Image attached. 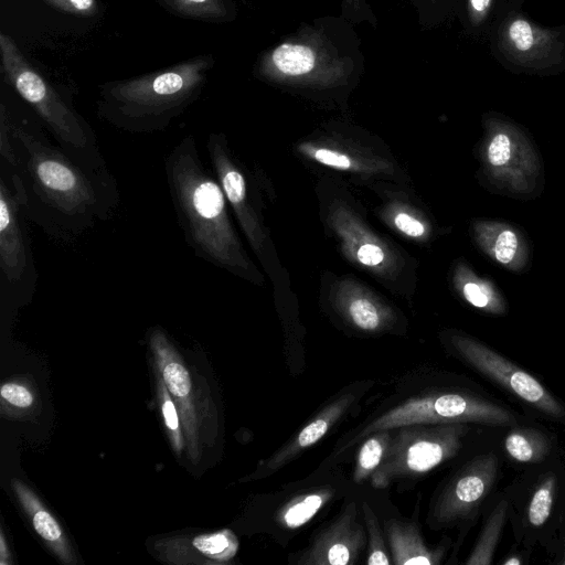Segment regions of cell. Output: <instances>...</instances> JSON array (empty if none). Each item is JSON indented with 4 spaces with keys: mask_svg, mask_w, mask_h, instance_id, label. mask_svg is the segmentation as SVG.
I'll use <instances>...</instances> for the list:
<instances>
[{
    "mask_svg": "<svg viewBox=\"0 0 565 565\" xmlns=\"http://www.w3.org/2000/svg\"><path fill=\"white\" fill-rule=\"evenodd\" d=\"M54 10L79 15L95 17L99 12L98 0H42Z\"/></svg>",
    "mask_w": 565,
    "mask_h": 565,
    "instance_id": "cell-30",
    "label": "cell"
},
{
    "mask_svg": "<svg viewBox=\"0 0 565 565\" xmlns=\"http://www.w3.org/2000/svg\"><path fill=\"white\" fill-rule=\"evenodd\" d=\"M349 316L360 329L372 331L381 326V316L375 306L364 298L353 300L349 305Z\"/></svg>",
    "mask_w": 565,
    "mask_h": 565,
    "instance_id": "cell-29",
    "label": "cell"
},
{
    "mask_svg": "<svg viewBox=\"0 0 565 565\" xmlns=\"http://www.w3.org/2000/svg\"><path fill=\"white\" fill-rule=\"evenodd\" d=\"M160 403H161V412L164 419V424L167 429L169 430V436L172 441V446L178 455L183 449V438L180 428V419L179 414L173 402L172 396L170 395L163 380H159V388H158Z\"/></svg>",
    "mask_w": 565,
    "mask_h": 565,
    "instance_id": "cell-28",
    "label": "cell"
},
{
    "mask_svg": "<svg viewBox=\"0 0 565 565\" xmlns=\"http://www.w3.org/2000/svg\"><path fill=\"white\" fill-rule=\"evenodd\" d=\"M365 543V531L359 522L356 503L351 502L315 537L297 563L300 565H353Z\"/></svg>",
    "mask_w": 565,
    "mask_h": 565,
    "instance_id": "cell-14",
    "label": "cell"
},
{
    "mask_svg": "<svg viewBox=\"0 0 565 565\" xmlns=\"http://www.w3.org/2000/svg\"><path fill=\"white\" fill-rule=\"evenodd\" d=\"M482 523L477 540L463 562L466 565H491L509 522V501L503 492L497 491L488 501L482 514Z\"/></svg>",
    "mask_w": 565,
    "mask_h": 565,
    "instance_id": "cell-19",
    "label": "cell"
},
{
    "mask_svg": "<svg viewBox=\"0 0 565 565\" xmlns=\"http://www.w3.org/2000/svg\"><path fill=\"white\" fill-rule=\"evenodd\" d=\"M447 344L460 362L513 399L525 415L565 425V402L530 371L462 332H451Z\"/></svg>",
    "mask_w": 565,
    "mask_h": 565,
    "instance_id": "cell-8",
    "label": "cell"
},
{
    "mask_svg": "<svg viewBox=\"0 0 565 565\" xmlns=\"http://www.w3.org/2000/svg\"><path fill=\"white\" fill-rule=\"evenodd\" d=\"M150 347L170 395L177 401L184 425L192 459L198 458L196 419L193 404L192 381L188 369L178 359L168 338L160 329L150 335Z\"/></svg>",
    "mask_w": 565,
    "mask_h": 565,
    "instance_id": "cell-15",
    "label": "cell"
},
{
    "mask_svg": "<svg viewBox=\"0 0 565 565\" xmlns=\"http://www.w3.org/2000/svg\"><path fill=\"white\" fill-rule=\"evenodd\" d=\"M358 259L367 266H375L384 259L383 250L374 244H364L358 249Z\"/></svg>",
    "mask_w": 565,
    "mask_h": 565,
    "instance_id": "cell-36",
    "label": "cell"
},
{
    "mask_svg": "<svg viewBox=\"0 0 565 565\" xmlns=\"http://www.w3.org/2000/svg\"><path fill=\"white\" fill-rule=\"evenodd\" d=\"M362 512L369 537L366 563L370 565H388L393 563L390 559L376 514L366 502L362 504Z\"/></svg>",
    "mask_w": 565,
    "mask_h": 565,
    "instance_id": "cell-26",
    "label": "cell"
},
{
    "mask_svg": "<svg viewBox=\"0 0 565 565\" xmlns=\"http://www.w3.org/2000/svg\"><path fill=\"white\" fill-rule=\"evenodd\" d=\"M527 418L531 416L521 415L483 390L449 387L422 397L409 398L386 411L367 423L342 449L362 441L375 431L403 426L463 423L499 429Z\"/></svg>",
    "mask_w": 565,
    "mask_h": 565,
    "instance_id": "cell-7",
    "label": "cell"
},
{
    "mask_svg": "<svg viewBox=\"0 0 565 565\" xmlns=\"http://www.w3.org/2000/svg\"><path fill=\"white\" fill-rule=\"evenodd\" d=\"M164 175L179 227L194 255L220 267L235 268L239 262L227 199L202 162L193 136L183 137L170 150Z\"/></svg>",
    "mask_w": 565,
    "mask_h": 565,
    "instance_id": "cell-2",
    "label": "cell"
},
{
    "mask_svg": "<svg viewBox=\"0 0 565 565\" xmlns=\"http://www.w3.org/2000/svg\"><path fill=\"white\" fill-rule=\"evenodd\" d=\"M271 60L281 73L290 76L309 73L315 66L313 51L300 44H281L273 52Z\"/></svg>",
    "mask_w": 565,
    "mask_h": 565,
    "instance_id": "cell-25",
    "label": "cell"
},
{
    "mask_svg": "<svg viewBox=\"0 0 565 565\" xmlns=\"http://www.w3.org/2000/svg\"><path fill=\"white\" fill-rule=\"evenodd\" d=\"M478 145L480 184L491 194L516 201L540 198L545 190L542 153L530 131L498 111L482 117Z\"/></svg>",
    "mask_w": 565,
    "mask_h": 565,
    "instance_id": "cell-5",
    "label": "cell"
},
{
    "mask_svg": "<svg viewBox=\"0 0 565 565\" xmlns=\"http://www.w3.org/2000/svg\"><path fill=\"white\" fill-rule=\"evenodd\" d=\"M170 13L183 19L220 22L227 19L225 0H156Z\"/></svg>",
    "mask_w": 565,
    "mask_h": 565,
    "instance_id": "cell-23",
    "label": "cell"
},
{
    "mask_svg": "<svg viewBox=\"0 0 565 565\" xmlns=\"http://www.w3.org/2000/svg\"><path fill=\"white\" fill-rule=\"evenodd\" d=\"M0 55L6 82L33 109L54 142L78 163L98 172H110L89 122L3 32Z\"/></svg>",
    "mask_w": 565,
    "mask_h": 565,
    "instance_id": "cell-4",
    "label": "cell"
},
{
    "mask_svg": "<svg viewBox=\"0 0 565 565\" xmlns=\"http://www.w3.org/2000/svg\"><path fill=\"white\" fill-rule=\"evenodd\" d=\"M457 278L460 294L471 307L490 317L508 315V299L492 278L480 277L467 266L459 268Z\"/></svg>",
    "mask_w": 565,
    "mask_h": 565,
    "instance_id": "cell-20",
    "label": "cell"
},
{
    "mask_svg": "<svg viewBox=\"0 0 565 565\" xmlns=\"http://www.w3.org/2000/svg\"><path fill=\"white\" fill-rule=\"evenodd\" d=\"M334 495L330 488H318L291 498L277 512V522L286 529L308 523Z\"/></svg>",
    "mask_w": 565,
    "mask_h": 565,
    "instance_id": "cell-22",
    "label": "cell"
},
{
    "mask_svg": "<svg viewBox=\"0 0 565 565\" xmlns=\"http://www.w3.org/2000/svg\"><path fill=\"white\" fill-rule=\"evenodd\" d=\"M514 542L532 552L550 553L565 536V458L521 468L503 488Z\"/></svg>",
    "mask_w": 565,
    "mask_h": 565,
    "instance_id": "cell-6",
    "label": "cell"
},
{
    "mask_svg": "<svg viewBox=\"0 0 565 565\" xmlns=\"http://www.w3.org/2000/svg\"><path fill=\"white\" fill-rule=\"evenodd\" d=\"M193 544L204 555L217 561H227L232 558L238 547L236 537L228 530L198 536Z\"/></svg>",
    "mask_w": 565,
    "mask_h": 565,
    "instance_id": "cell-27",
    "label": "cell"
},
{
    "mask_svg": "<svg viewBox=\"0 0 565 565\" xmlns=\"http://www.w3.org/2000/svg\"><path fill=\"white\" fill-rule=\"evenodd\" d=\"M509 0L490 33L494 57L509 71L527 75H555L565 71V25L535 23Z\"/></svg>",
    "mask_w": 565,
    "mask_h": 565,
    "instance_id": "cell-9",
    "label": "cell"
},
{
    "mask_svg": "<svg viewBox=\"0 0 565 565\" xmlns=\"http://www.w3.org/2000/svg\"><path fill=\"white\" fill-rule=\"evenodd\" d=\"M393 429L375 431L366 437L358 452L353 480L359 483L371 477L382 462L392 438Z\"/></svg>",
    "mask_w": 565,
    "mask_h": 565,
    "instance_id": "cell-24",
    "label": "cell"
},
{
    "mask_svg": "<svg viewBox=\"0 0 565 565\" xmlns=\"http://www.w3.org/2000/svg\"><path fill=\"white\" fill-rule=\"evenodd\" d=\"M394 222L399 231L409 236L417 237L425 232L424 225L419 221L405 213L398 214Z\"/></svg>",
    "mask_w": 565,
    "mask_h": 565,
    "instance_id": "cell-34",
    "label": "cell"
},
{
    "mask_svg": "<svg viewBox=\"0 0 565 565\" xmlns=\"http://www.w3.org/2000/svg\"><path fill=\"white\" fill-rule=\"evenodd\" d=\"M0 129L11 149L0 157L28 220L54 239L70 243L109 220L119 203L111 172L92 170L49 139L39 119L14 116L1 105Z\"/></svg>",
    "mask_w": 565,
    "mask_h": 565,
    "instance_id": "cell-1",
    "label": "cell"
},
{
    "mask_svg": "<svg viewBox=\"0 0 565 565\" xmlns=\"http://www.w3.org/2000/svg\"><path fill=\"white\" fill-rule=\"evenodd\" d=\"M0 394L4 401L17 407L25 408L33 403L31 392L26 387L15 383L3 384Z\"/></svg>",
    "mask_w": 565,
    "mask_h": 565,
    "instance_id": "cell-31",
    "label": "cell"
},
{
    "mask_svg": "<svg viewBox=\"0 0 565 565\" xmlns=\"http://www.w3.org/2000/svg\"><path fill=\"white\" fill-rule=\"evenodd\" d=\"M471 236L490 260L514 273H527L533 264V243L525 230L504 220L477 218L471 224Z\"/></svg>",
    "mask_w": 565,
    "mask_h": 565,
    "instance_id": "cell-13",
    "label": "cell"
},
{
    "mask_svg": "<svg viewBox=\"0 0 565 565\" xmlns=\"http://www.w3.org/2000/svg\"><path fill=\"white\" fill-rule=\"evenodd\" d=\"M550 563L555 565H565V536L562 537L554 548L547 553Z\"/></svg>",
    "mask_w": 565,
    "mask_h": 565,
    "instance_id": "cell-37",
    "label": "cell"
},
{
    "mask_svg": "<svg viewBox=\"0 0 565 565\" xmlns=\"http://www.w3.org/2000/svg\"><path fill=\"white\" fill-rule=\"evenodd\" d=\"M532 551L516 543L509 550L505 556L498 562L499 565H526L530 562Z\"/></svg>",
    "mask_w": 565,
    "mask_h": 565,
    "instance_id": "cell-35",
    "label": "cell"
},
{
    "mask_svg": "<svg viewBox=\"0 0 565 565\" xmlns=\"http://www.w3.org/2000/svg\"><path fill=\"white\" fill-rule=\"evenodd\" d=\"M498 0H468V12L472 24L482 26L494 14Z\"/></svg>",
    "mask_w": 565,
    "mask_h": 565,
    "instance_id": "cell-32",
    "label": "cell"
},
{
    "mask_svg": "<svg viewBox=\"0 0 565 565\" xmlns=\"http://www.w3.org/2000/svg\"><path fill=\"white\" fill-rule=\"evenodd\" d=\"M213 63L212 55L201 54L152 73L104 83L96 113L126 132L164 130L198 100Z\"/></svg>",
    "mask_w": 565,
    "mask_h": 565,
    "instance_id": "cell-3",
    "label": "cell"
},
{
    "mask_svg": "<svg viewBox=\"0 0 565 565\" xmlns=\"http://www.w3.org/2000/svg\"><path fill=\"white\" fill-rule=\"evenodd\" d=\"M384 458L371 476L374 488L417 477L455 458L471 431L470 424L409 425L395 428Z\"/></svg>",
    "mask_w": 565,
    "mask_h": 565,
    "instance_id": "cell-10",
    "label": "cell"
},
{
    "mask_svg": "<svg viewBox=\"0 0 565 565\" xmlns=\"http://www.w3.org/2000/svg\"><path fill=\"white\" fill-rule=\"evenodd\" d=\"M499 429L498 448L503 459L521 468L544 462L561 451L557 436L532 417Z\"/></svg>",
    "mask_w": 565,
    "mask_h": 565,
    "instance_id": "cell-16",
    "label": "cell"
},
{
    "mask_svg": "<svg viewBox=\"0 0 565 565\" xmlns=\"http://www.w3.org/2000/svg\"><path fill=\"white\" fill-rule=\"evenodd\" d=\"M355 395H341L321 409L298 434L277 450L263 467L264 472L271 473L288 463L307 448L318 443L351 406Z\"/></svg>",
    "mask_w": 565,
    "mask_h": 565,
    "instance_id": "cell-17",
    "label": "cell"
},
{
    "mask_svg": "<svg viewBox=\"0 0 565 565\" xmlns=\"http://www.w3.org/2000/svg\"><path fill=\"white\" fill-rule=\"evenodd\" d=\"M315 158L327 166L338 169H349L351 160L343 153H339L328 149H319L315 152Z\"/></svg>",
    "mask_w": 565,
    "mask_h": 565,
    "instance_id": "cell-33",
    "label": "cell"
},
{
    "mask_svg": "<svg viewBox=\"0 0 565 565\" xmlns=\"http://www.w3.org/2000/svg\"><path fill=\"white\" fill-rule=\"evenodd\" d=\"M503 461L498 447L480 451L465 461L440 489L431 508L430 522L435 529L459 526L456 548L497 492Z\"/></svg>",
    "mask_w": 565,
    "mask_h": 565,
    "instance_id": "cell-11",
    "label": "cell"
},
{
    "mask_svg": "<svg viewBox=\"0 0 565 565\" xmlns=\"http://www.w3.org/2000/svg\"><path fill=\"white\" fill-rule=\"evenodd\" d=\"M392 562L396 565H438L450 545L447 540L437 547L426 545L418 527L409 522L391 520L386 525Z\"/></svg>",
    "mask_w": 565,
    "mask_h": 565,
    "instance_id": "cell-18",
    "label": "cell"
},
{
    "mask_svg": "<svg viewBox=\"0 0 565 565\" xmlns=\"http://www.w3.org/2000/svg\"><path fill=\"white\" fill-rule=\"evenodd\" d=\"M26 220L10 174L0 164V296L11 305L28 303L38 286Z\"/></svg>",
    "mask_w": 565,
    "mask_h": 565,
    "instance_id": "cell-12",
    "label": "cell"
},
{
    "mask_svg": "<svg viewBox=\"0 0 565 565\" xmlns=\"http://www.w3.org/2000/svg\"><path fill=\"white\" fill-rule=\"evenodd\" d=\"M12 488L23 509L31 518L35 532L45 540L65 562H71L62 527L55 518L43 507L35 494L21 481L12 480Z\"/></svg>",
    "mask_w": 565,
    "mask_h": 565,
    "instance_id": "cell-21",
    "label": "cell"
}]
</instances>
